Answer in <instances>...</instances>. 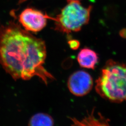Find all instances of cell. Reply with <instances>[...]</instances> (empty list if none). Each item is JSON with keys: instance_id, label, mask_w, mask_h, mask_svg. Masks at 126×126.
Segmentation results:
<instances>
[{"instance_id": "cell-1", "label": "cell", "mask_w": 126, "mask_h": 126, "mask_svg": "<svg viewBox=\"0 0 126 126\" xmlns=\"http://www.w3.org/2000/svg\"><path fill=\"white\" fill-rule=\"evenodd\" d=\"M46 56L45 42L17 23L0 26V63L14 79L38 77L47 85L54 77L44 66Z\"/></svg>"}, {"instance_id": "cell-2", "label": "cell", "mask_w": 126, "mask_h": 126, "mask_svg": "<svg viewBox=\"0 0 126 126\" xmlns=\"http://www.w3.org/2000/svg\"><path fill=\"white\" fill-rule=\"evenodd\" d=\"M95 90L102 98L114 103L126 101V64L109 59L96 80Z\"/></svg>"}, {"instance_id": "cell-3", "label": "cell", "mask_w": 126, "mask_h": 126, "mask_svg": "<svg viewBox=\"0 0 126 126\" xmlns=\"http://www.w3.org/2000/svg\"><path fill=\"white\" fill-rule=\"evenodd\" d=\"M92 9V6L86 8L80 1L69 2L54 17L55 30L66 34L80 31L89 22Z\"/></svg>"}, {"instance_id": "cell-4", "label": "cell", "mask_w": 126, "mask_h": 126, "mask_svg": "<svg viewBox=\"0 0 126 126\" xmlns=\"http://www.w3.org/2000/svg\"><path fill=\"white\" fill-rule=\"evenodd\" d=\"M54 19V17L45 14L40 10L28 8L24 9L19 15L18 21L26 31L37 32L45 28L47 19L53 21Z\"/></svg>"}, {"instance_id": "cell-5", "label": "cell", "mask_w": 126, "mask_h": 126, "mask_svg": "<svg viewBox=\"0 0 126 126\" xmlns=\"http://www.w3.org/2000/svg\"><path fill=\"white\" fill-rule=\"evenodd\" d=\"M93 85V79L90 74L82 70L73 73L68 80V88L72 94L76 96L87 94L92 89Z\"/></svg>"}, {"instance_id": "cell-6", "label": "cell", "mask_w": 126, "mask_h": 126, "mask_svg": "<svg viewBox=\"0 0 126 126\" xmlns=\"http://www.w3.org/2000/svg\"><path fill=\"white\" fill-rule=\"evenodd\" d=\"M78 62L82 67L94 69L99 61L97 53L88 48L81 49L77 57Z\"/></svg>"}, {"instance_id": "cell-7", "label": "cell", "mask_w": 126, "mask_h": 126, "mask_svg": "<svg viewBox=\"0 0 126 126\" xmlns=\"http://www.w3.org/2000/svg\"><path fill=\"white\" fill-rule=\"evenodd\" d=\"M54 125L53 119L45 113H39L32 116L28 125L31 126H52Z\"/></svg>"}, {"instance_id": "cell-8", "label": "cell", "mask_w": 126, "mask_h": 126, "mask_svg": "<svg viewBox=\"0 0 126 126\" xmlns=\"http://www.w3.org/2000/svg\"><path fill=\"white\" fill-rule=\"evenodd\" d=\"M94 111L91 115L84 118L81 122H79L75 119H72V120L75 125H108V120L106 119L101 115L97 119L94 116Z\"/></svg>"}, {"instance_id": "cell-9", "label": "cell", "mask_w": 126, "mask_h": 126, "mask_svg": "<svg viewBox=\"0 0 126 126\" xmlns=\"http://www.w3.org/2000/svg\"><path fill=\"white\" fill-rule=\"evenodd\" d=\"M70 47L72 50H77L80 46L79 42L76 39L70 40L68 42Z\"/></svg>"}, {"instance_id": "cell-10", "label": "cell", "mask_w": 126, "mask_h": 126, "mask_svg": "<svg viewBox=\"0 0 126 126\" xmlns=\"http://www.w3.org/2000/svg\"><path fill=\"white\" fill-rule=\"evenodd\" d=\"M119 34L122 37L126 39V29H122L119 32Z\"/></svg>"}, {"instance_id": "cell-11", "label": "cell", "mask_w": 126, "mask_h": 126, "mask_svg": "<svg viewBox=\"0 0 126 126\" xmlns=\"http://www.w3.org/2000/svg\"><path fill=\"white\" fill-rule=\"evenodd\" d=\"M68 2L71 1H80L81 0H67Z\"/></svg>"}]
</instances>
